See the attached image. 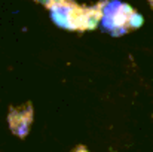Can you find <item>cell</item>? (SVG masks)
Listing matches in <instances>:
<instances>
[{"mask_svg":"<svg viewBox=\"0 0 153 152\" xmlns=\"http://www.w3.org/2000/svg\"><path fill=\"white\" fill-rule=\"evenodd\" d=\"M51 10L52 19L64 28L70 30H89L98 24V19L102 16L104 1L92 6H79L73 0H42Z\"/></svg>","mask_w":153,"mask_h":152,"instance_id":"6da1fadb","label":"cell"},{"mask_svg":"<svg viewBox=\"0 0 153 152\" xmlns=\"http://www.w3.org/2000/svg\"><path fill=\"white\" fill-rule=\"evenodd\" d=\"M111 21H105V30L119 34V33H125L131 28H135L141 24V16L135 13V10H132L128 4H120L117 3V9L111 10Z\"/></svg>","mask_w":153,"mask_h":152,"instance_id":"7a4b0ae2","label":"cell"},{"mask_svg":"<svg viewBox=\"0 0 153 152\" xmlns=\"http://www.w3.org/2000/svg\"><path fill=\"white\" fill-rule=\"evenodd\" d=\"M73 152H88V151H86V148H83V146H79L76 151H73Z\"/></svg>","mask_w":153,"mask_h":152,"instance_id":"3957f363","label":"cell"},{"mask_svg":"<svg viewBox=\"0 0 153 152\" xmlns=\"http://www.w3.org/2000/svg\"><path fill=\"white\" fill-rule=\"evenodd\" d=\"M149 3H150V6L153 7V0H149Z\"/></svg>","mask_w":153,"mask_h":152,"instance_id":"277c9868","label":"cell"}]
</instances>
